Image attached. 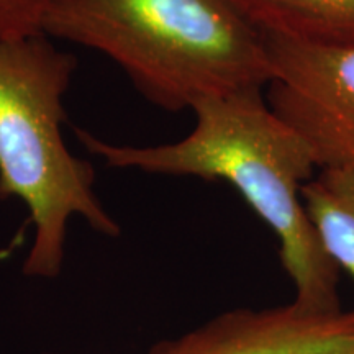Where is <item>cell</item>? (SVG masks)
I'll return each mask as SVG.
<instances>
[{"instance_id": "obj_8", "label": "cell", "mask_w": 354, "mask_h": 354, "mask_svg": "<svg viewBox=\"0 0 354 354\" xmlns=\"http://www.w3.org/2000/svg\"><path fill=\"white\" fill-rule=\"evenodd\" d=\"M53 0H0V38L43 33V20Z\"/></svg>"}, {"instance_id": "obj_7", "label": "cell", "mask_w": 354, "mask_h": 354, "mask_svg": "<svg viewBox=\"0 0 354 354\" xmlns=\"http://www.w3.org/2000/svg\"><path fill=\"white\" fill-rule=\"evenodd\" d=\"M300 196L323 251L354 279V172L320 169Z\"/></svg>"}, {"instance_id": "obj_3", "label": "cell", "mask_w": 354, "mask_h": 354, "mask_svg": "<svg viewBox=\"0 0 354 354\" xmlns=\"http://www.w3.org/2000/svg\"><path fill=\"white\" fill-rule=\"evenodd\" d=\"M76 69V56L46 35L0 38V201L17 198L28 209V277L59 276L73 216L104 236L120 234L95 194L94 167L63 136L64 94Z\"/></svg>"}, {"instance_id": "obj_5", "label": "cell", "mask_w": 354, "mask_h": 354, "mask_svg": "<svg viewBox=\"0 0 354 354\" xmlns=\"http://www.w3.org/2000/svg\"><path fill=\"white\" fill-rule=\"evenodd\" d=\"M148 354H354V310H323L294 300L271 308H234Z\"/></svg>"}, {"instance_id": "obj_1", "label": "cell", "mask_w": 354, "mask_h": 354, "mask_svg": "<svg viewBox=\"0 0 354 354\" xmlns=\"http://www.w3.org/2000/svg\"><path fill=\"white\" fill-rule=\"evenodd\" d=\"M190 110L196 125L174 143L113 145L81 128H74V135L110 167L233 185L277 236L294 300L323 310L342 307L339 269L323 251L300 196L317 169L304 141L272 112L263 88L209 97Z\"/></svg>"}, {"instance_id": "obj_2", "label": "cell", "mask_w": 354, "mask_h": 354, "mask_svg": "<svg viewBox=\"0 0 354 354\" xmlns=\"http://www.w3.org/2000/svg\"><path fill=\"white\" fill-rule=\"evenodd\" d=\"M43 35L107 56L172 113L271 79L264 38L232 0H53Z\"/></svg>"}, {"instance_id": "obj_6", "label": "cell", "mask_w": 354, "mask_h": 354, "mask_svg": "<svg viewBox=\"0 0 354 354\" xmlns=\"http://www.w3.org/2000/svg\"><path fill=\"white\" fill-rule=\"evenodd\" d=\"M264 38L354 48V0H232Z\"/></svg>"}, {"instance_id": "obj_4", "label": "cell", "mask_w": 354, "mask_h": 354, "mask_svg": "<svg viewBox=\"0 0 354 354\" xmlns=\"http://www.w3.org/2000/svg\"><path fill=\"white\" fill-rule=\"evenodd\" d=\"M264 43L269 107L304 141L317 169L354 172V48Z\"/></svg>"}]
</instances>
